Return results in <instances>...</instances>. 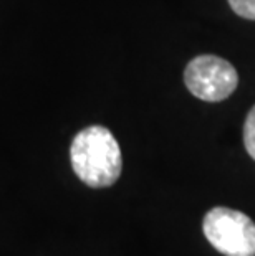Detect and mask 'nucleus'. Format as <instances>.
Instances as JSON below:
<instances>
[{
    "mask_svg": "<svg viewBox=\"0 0 255 256\" xmlns=\"http://www.w3.org/2000/svg\"><path fill=\"white\" fill-rule=\"evenodd\" d=\"M243 144L248 156L255 160V104L248 111L245 122H243Z\"/></svg>",
    "mask_w": 255,
    "mask_h": 256,
    "instance_id": "4",
    "label": "nucleus"
},
{
    "mask_svg": "<svg viewBox=\"0 0 255 256\" xmlns=\"http://www.w3.org/2000/svg\"><path fill=\"white\" fill-rule=\"evenodd\" d=\"M207 242L225 256H255V223L250 216L227 206H215L204 216Z\"/></svg>",
    "mask_w": 255,
    "mask_h": 256,
    "instance_id": "2",
    "label": "nucleus"
},
{
    "mask_svg": "<svg viewBox=\"0 0 255 256\" xmlns=\"http://www.w3.org/2000/svg\"><path fill=\"white\" fill-rule=\"evenodd\" d=\"M230 8L245 20H255V0H227Z\"/></svg>",
    "mask_w": 255,
    "mask_h": 256,
    "instance_id": "5",
    "label": "nucleus"
},
{
    "mask_svg": "<svg viewBox=\"0 0 255 256\" xmlns=\"http://www.w3.org/2000/svg\"><path fill=\"white\" fill-rule=\"evenodd\" d=\"M70 159L77 177L88 187H111L123 168L121 149L110 129L90 126L75 136Z\"/></svg>",
    "mask_w": 255,
    "mask_h": 256,
    "instance_id": "1",
    "label": "nucleus"
},
{
    "mask_svg": "<svg viewBox=\"0 0 255 256\" xmlns=\"http://www.w3.org/2000/svg\"><path fill=\"white\" fill-rule=\"evenodd\" d=\"M184 84L200 101L220 102L237 90L238 73L234 64L224 58L199 55L184 70Z\"/></svg>",
    "mask_w": 255,
    "mask_h": 256,
    "instance_id": "3",
    "label": "nucleus"
}]
</instances>
